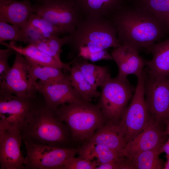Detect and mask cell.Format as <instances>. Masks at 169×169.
I'll return each instance as SVG.
<instances>
[{
  "label": "cell",
  "mask_w": 169,
  "mask_h": 169,
  "mask_svg": "<svg viewBox=\"0 0 169 169\" xmlns=\"http://www.w3.org/2000/svg\"><path fill=\"white\" fill-rule=\"evenodd\" d=\"M110 19L120 45H128L138 51L148 50L166 31L162 21L155 15L125 6Z\"/></svg>",
  "instance_id": "6da1fadb"
},
{
  "label": "cell",
  "mask_w": 169,
  "mask_h": 169,
  "mask_svg": "<svg viewBox=\"0 0 169 169\" xmlns=\"http://www.w3.org/2000/svg\"><path fill=\"white\" fill-rule=\"evenodd\" d=\"M20 133L24 143L74 147L68 127L43 100H38Z\"/></svg>",
  "instance_id": "7a4b0ae2"
},
{
  "label": "cell",
  "mask_w": 169,
  "mask_h": 169,
  "mask_svg": "<svg viewBox=\"0 0 169 169\" xmlns=\"http://www.w3.org/2000/svg\"><path fill=\"white\" fill-rule=\"evenodd\" d=\"M65 44L77 55L84 52H97L121 45L116 29L110 19L82 17L74 31L64 37Z\"/></svg>",
  "instance_id": "3957f363"
},
{
  "label": "cell",
  "mask_w": 169,
  "mask_h": 169,
  "mask_svg": "<svg viewBox=\"0 0 169 169\" xmlns=\"http://www.w3.org/2000/svg\"><path fill=\"white\" fill-rule=\"evenodd\" d=\"M55 111L57 116L69 128L74 144L81 146L88 143L106 122L98 104L84 100L60 105Z\"/></svg>",
  "instance_id": "277c9868"
},
{
  "label": "cell",
  "mask_w": 169,
  "mask_h": 169,
  "mask_svg": "<svg viewBox=\"0 0 169 169\" xmlns=\"http://www.w3.org/2000/svg\"><path fill=\"white\" fill-rule=\"evenodd\" d=\"M97 104L106 122L119 123L131 100L135 87L127 79L111 77L100 88Z\"/></svg>",
  "instance_id": "5b68a950"
},
{
  "label": "cell",
  "mask_w": 169,
  "mask_h": 169,
  "mask_svg": "<svg viewBox=\"0 0 169 169\" xmlns=\"http://www.w3.org/2000/svg\"><path fill=\"white\" fill-rule=\"evenodd\" d=\"M146 72L137 78L136 86L130 104L118 123L127 143L143 131L151 118L145 100L144 92Z\"/></svg>",
  "instance_id": "8992f818"
},
{
  "label": "cell",
  "mask_w": 169,
  "mask_h": 169,
  "mask_svg": "<svg viewBox=\"0 0 169 169\" xmlns=\"http://www.w3.org/2000/svg\"><path fill=\"white\" fill-rule=\"evenodd\" d=\"M34 12L57 28L61 34H70L82 17L74 0H45L33 4Z\"/></svg>",
  "instance_id": "52a82bcc"
},
{
  "label": "cell",
  "mask_w": 169,
  "mask_h": 169,
  "mask_svg": "<svg viewBox=\"0 0 169 169\" xmlns=\"http://www.w3.org/2000/svg\"><path fill=\"white\" fill-rule=\"evenodd\" d=\"M24 168L58 169L69 158L78 153L79 148L24 143Z\"/></svg>",
  "instance_id": "ba28073f"
},
{
  "label": "cell",
  "mask_w": 169,
  "mask_h": 169,
  "mask_svg": "<svg viewBox=\"0 0 169 169\" xmlns=\"http://www.w3.org/2000/svg\"><path fill=\"white\" fill-rule=\"evenodd\" d=\"M38 100L36 96L23 97L0 92V127L21 132Z\"/></svg>",
  "instance_id": "9c48e42d"
},
{
  "label": "cell",
  "mask_w": 169,
  "mask_h": 169,
  "mask_svg": "<svg viewBox=\"0 0 169 169\" xmlns=\"http://www.w3.org/2000/svg\"><path fill=\"white\" fill-rule=\"evenodd\" d=\"M144 92L151 118L160 125L166 123L169 120V76L152 77L146 71Z\"/></svg>",
  "instance_id": "30bf717a"
},
{
  "label": "cell",
  "mask_w": 169,
  "mask_h": 169,
  "mask_svg": "<svg viewBox=\"0 0 169 169\" xmlns=\"http://www.w3.org/2000/svg\"><path fill=\"white\" fill-rule=\"evenodd\" d=\"M15 53L13 65L0 81V92L20 97L36 96L37 91L28 78V60L19 53L15 52Z\"/></svg>",
  "instance_id": "8fae6325"
},
{
  "label": "cell",
  "mask_w": 169,
  "mask_h": 169,
  "mask_svg": "<svg viewBox=\"0 0 169 169\" xmlns=\"http://www.w3.org/2000/svg\"><path fill=\"white\" fill-rule=\"evenodd\" d=\"M20 132L16 129L0 127V169H24Z\"/></svg>",
  "instance_id": "7c38bea8"
},
{
  "label": "cell",
  "mask_w": 169,
  "mask_h": 169,
  "mask_svg": "<svg viewBox=\"0 0 169 169\" xmlns=\"http://www.w3.org/2000/svg\"><path fill=\"white\" fill-rule=\"evenodd\" d=\"M167 135L160 125L151 118L147 126L128 142L120 152L122 156L129 160L140 152L162 146Z\"/></svg>",
  "instance_id": "4fadbf2b"
},
{
  "label": "cell",
  "mask_w": 169,
  "mask_h": 169,
  "mask_svg": "<svg viewBox=\"0 0 169 169\" xmlns=\"http://www.w3.org/2000/svg\"><path fill=\"white\" fill-rule=\"evenodd\" d=\"M33 85L37 92L42 95L45 104L54 109L63 105L83 100L70 83L44 84L38 81Z\"/></svg>",
  "instance_id": "5bb4252c"
},
{
  "label": "cell",
  "mask_w": 169,
  "mask_h": 169,
  "mask_svg": "<svg viewBox=\"0 0 169 169\" xmlns=\"http://www.w3.org/2000/svg\"><path fill=\"white\" fill-rule=\"evenodd\" d=\"M111 54L118 67L117 77L126 79L130 74L138 77L142 73L146 61L134 48L128 45H121L114 48Z\"/></svg>",
  "instance_id": "9a60e30c"
},
{
  "label": "cell",
  "mask_w": 169,
  "mask_h": 169,
  "mask_svg": "<svg viewBox=\"0 0 169 169\" xmlns=\"http://www.w3.org/2000/svg\"><path fill=\"white\" fill-rule=\"evenodd\" d=\"M34 13L29 0H0V21L21 29L26 27L31 15Z\"/></svg>",
  "instance_id": "2e32d148"
},
{
  "label": "cell",
  "mask_w": 169,
  "mask_h": 169,
  "mask_svg": "<svg viewBox=\"0 0 169 169\" xmlns=\"http://www.w3.org/2000/svg\"><path fill=\"white\" fill-rule=\"evenodd\" d=\"M148 51L152 54V58L146 61V74L152 77L169 76V38L154 44Z\"/></svg>",
  "instance_id": "e0dca14e"
},
{
  "label": "cell",
  "mask_w": 169,
  "mask_h": 169,
  "mask_svg": "<svg viewBox=\"0 0 169 169\" xmlns=\"http://www.w3.org/2000/svg\"><path fill=\"white\" fill-rule=\"evenodd\" d=\"M82 17L110 18L124 6V0H74Z\"/></svg>",
  "instance_id": "ac0fdd59"
},
{
  "label": "cell",
  "mask_w": 169,
  "mask_h": 169,
  "mask_svg": "<svg viewBox=\"0 0 169 169\" xmlns=\"http://www.w3.org/2000/svg\"><path fill=\"white\" fill-rule=\"evenodd\" d=\"M88 143L102 145L120 152L127 142L118 123L106 122L96 131Z\"/></svg>",
  "instance_id": "d6986e66"
},
{
  "label": "cell",
  "mask_w": 169,
  "mask_h": 169,
  "mask_svg": "<svg viewBox=\"0 0 169 169\" xmlns=\"http://www.w3.org/2000/svg\"><path fill=\"white\" fill-rule=\"evenodd\" d=\"M0 43L6 47L11 48L15 52L19 53L26 59L41 66H52L69 71L71 65L70 62L68 63L58 62L32 44L23 47L16 45V42L13 41L10 42L9 44L5 42Z\"/></svg>",
  "instance_id": "ffe728a7"
},
{
  "label": "cell",
  "mask_w": 169,
  "mask_h": 169,
  "mask_svg": "<svg viewBox=\"0 0 169 169\" xmlns=\"http://www.w3.org/2000/svg\"><path fill=\"white\" fill-rule=\"evenodd\" d=\"M28 59L29 63L28 78L33 85L38 79L44 84L70 83L69 74L64 73L62 69L52 66H41Z\"/></svg>",
  "instance_id": "44dd1931"
},
{
  "label": "cell",
  "mask_w": 169,
  "mask_h": 169,
  "mask_svg": "<svg viewBox=\"0 0 169 169\" xmlns=\"http://www.w3.org/2000/svg\"><path fill=\"white\" fill-rule=\"evenodd\" d=\"M95 88H101L111 77L107 66H100L91 63L88 60L77 56L71 61Z\"/></svg>",
  "instance_id": "7402d4cb"
},
{
  "label": "cell",
  "mask_w": 169,
  "mask_h": 169,
  "mask_svg": "<svg viewBox=\"0 0 169 169\" xmlns=\"http://www.w3.org/2000/svg\"><path fill=\"white\" fill-rule=\"evenodd\" d=\"M79 156L100 164L115 161L123 157L119 152L105 146L87 143L79 148Z\"/></svg>",
  "instance_id": "603a6c76"
},
{
  "label": "cell",
  "mask_w": 169,
  "mask_h": 169,
  "mask_svg": "<svg viewBox=\"0 0 169 169\" xmlns=\"http://www.w3.org/2000/svg\"><path fill=\"white\" fill-rule=\"evenodd\" d=\"M69 71L71 84L83 100L91 102L93 99L99 97L100 92L90 84L75 65L71 64Z\"/></svg>",
  "instance_id": "cb8c5ba5"
},
{
  "label": "cell",
  "mask_w": 169,
  "mask_h": 169,
  "mask_svg": "<svg viewBox=\"0 0 169 169\" xmlns=\"http://www.w3.org/2000/svg\"><path fill=\"white\" fill-rule=\"evenodd\" d=\"M162 146L141 152L128 160L130 169H163L164 164L159 158Z\"/></svg>",
  "instance_id": "d4e9b609"
},
{
  "label": "cell",
  "mask_w": 169,
  "mask_h": 169,
  "mask_svg": "<svg viewBox=\"0 0 169 169\" xmlns=\"http://www.w3.org/2000/svg\"><path fill=\"white\" fill-rule=\"evenodd\" d=\"M26 26L36 29L46 39L59 36L61 34L59 29L55 26L47 19L35 13L30 16Z\"/></svg>",
  "instance_id": "484cf974"
},
{
  "label": "cell",
  "mask_w": 169,
  "mask_h": 169,
  "mask_svg": "<svg viewBox=\"0 0 169 169\" xmlns=\"http://www.w3.org/2000/svg\"><path fill=\"white\" fill-rule=\"evenodd\" d=\"M65 44L64 37H53L45 40L38 41L31 44L38 49L51 56L58 62L63 63L60 59L62 47Z\"/></svg>",
  "instance_id": "4316f807"
},
{
  "label": "cell",
  "mask_w": 169,
  "mask_h": 169,
  "mask_svg": "<svg viewBox=\"0 0 169 169\" xmlns=\"http://www.w3.org/2000/svg\"><path fill=\"white\" fill-rule=\"evenodd\" d=\"M10 40L28 44L30 42L26 32L18 27L0 21V42Z\"/></svg>",
  "instance_id": "83f0119b"
},
{
  "label": "cell",
  "mask_w": 169,
  "mask_h": 169,
  "mask_svg": "<svg viewBox=\"0 0 169 169\" xmlns=\"http://www.w3.org/2000/svg\"><path fill=\"white\" fill-rule=\"evenodd\" d=\"M132 8L151 13L160 18L169 12V0H136Z\"/></svg>",
  "instance_id": "f1b7e54d"
},
{
  "label": "cell",
  "mask_w": 169,
  "mask_h": 169,
  "mask_svg": "<svg viewBox=\"0 0 169 169\" xmlns=\"http://www.w3.org/2000/svg\"><path fill=\"white\" fill-rule=\"evenodd\" d=\"M98 166L93 161L74 156L67 160L58 169H95Z\"/></svg>",
  "instance_id": "f546056e"
},
{
  "label": "cell",
  "mask_w": 169,
  "mask_h": 169,
  "mask_svg": "<svg viewBox=\"0 0 169 169\" xmlns=\"http://www.w3.org/2000/svg\"><path fill=\"white\" fill-rule=\"evenodd\" d=\"M14 51L10 48L6 47L5 49H0V81L1 80L10 69L8 63L10 56Z\"/></svg>",
  "instance_id": "4dcf8cb0"
},
{
  "label": "cell",
  "mask_w": 169,
  "mask_h": 169,
  "mask_svg": "<svg viewBox=\"0 0 169 169\" xmlns=\"http://www.w3.org/2000/svg\"><path fill=\"white\" fill-rule=\"evenodd\" d=\"M77 56L93 62L103 60H113L111 54L107 50L97 52H84L79 53Z\"/></svg>",
  "instance_id": "1f68e13d"
},
{
  "label": "cell",
  "mask_w": 169,
  "mask_h": 169,
  "mask_svg": "<svg viewBox=\"0 0 169 169\" xmlns=\"http://www.w3.org/2000/svg\"><path fill=\"white\" fill-rule=\"evenodd\" d=\"M160 18L163 23L166 31H169V12L160 17Z\"/></svg>",
  "instance_id": "d6a6232c"
},
{
  "label": "cell",
  "mask_w": 169,
  "mask_h": 169,
  "mask_svg": "<svg viewBox=\"0 0 169 169\" xmlns=\"http://www.w3.org/2000/svg\"><path fill=\"white\" fill-rule=\"evenodd\" d=\"M161 151L162 152H164L166 153V158H169V139L163 145Z\"/></svg>",
  "instance_id": "836d02e7"
},
{
  "label": "cell",
  "mask_w": 169,
  "mask_h": 169,
  "mask_svg": "<svg viewBox=\"0 0 169 169\" xmlns=\"http://www.w3.org/2000/svg\"><path fill=\"white\" fill-rule=\"evenodd\" d=\"M163 169H169V158H167L166 162L164 164Z\"/></svg>",
  "instance_id": "e575fe53"
},
{
  "label": "cell",
  "mask_w": 169,
  "mask_h": 169,
  "mask_svg": "<svg viewBox=\"0 0 169 169\" xmlns=\"http://www.w3.org/2000/svg\"><path fill=\"white\" fill-rule=\"evenodd\" d=\"M165 132L167 135H169V120L166 122V127Z\"/></svg>",
  "instance_id": "d590c367"
},
{
  "label": "cell",
  "mask_w": 169,
  "mask_h": 169,
  "mask_svg": "<svg viewBox=\"0 0 169 169\" xmlns=\"http://www.w3.org/2000/svg\"><path fill=\"white\" fill-rule=\"evenodd\" d=\"M37 2L36 3L38 4H41L43 3L45 0H33Z\"/></svg>",
  "instance_id": "8d00e7d4"
}]
</instances>
